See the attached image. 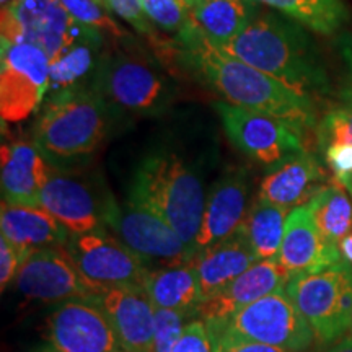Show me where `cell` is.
Masks as SVG:
<instances>
[{"label": "cell", "mask_w": 352, "mask_h": 352, "mask_svg": "<svg viewBox=\"0 0 352 352\" xmlns=\"http://www.w3.org/2000/svg\"><path fill=\"white\" fill-rule=\"evenodd\" d=\"M191 316L182 314V311L165 310V308H155V328H153V342L152 352H171L179 336H182L184 327Z\"/></svg>", "instance_id": "d6a6232c"}, {"label": "cell", "mask_w": 352, "mask_h": 352, "mask_svg": "<svg viewBox=\"0 0 352 352\" xmlns=\"http://www.w3.org/2000/svg\"><path fill=\"white\" fill-rule=\"evenodd\" d=\"M152 23L164 32L179 36L192 26L184 0H140Z\"/></svg>", "instance_id": "f546056e"}, {"label": "cell", "mask_w": 352, "mask_h": 352, "mask_svg": "<svg viewBox=\"0 0 352 352\" xmlns=\"http://www.w3.org/2000/svg\"><path fill=\"white\" fill-rule=\"evenodd\" d=\"M103 33L87 26L76 43H72L54 63H51L47 98L60 91L85 87V80L94 78L101 59Z\"/></svg>", "instance_id": "d4e9b609"}, {"label": "cell", "mask_w": 352, "mask_h": 352, "mask_svg": "<svg viewBox=\"0 0 352 352\" xmlns=\"http://www.w3.org/2000/svg\"><path fill=\"white\" fill-rule=\"evenodd\" d=\"M184 2H186V6H188V8H189V7H191V6H192V3H195V2H196V0H184Z\"/></svg>", "instance_id": "ee69618b"}, {"label": "cell", "mask_w": 352, "mask_h": 352, "mask_svg": "<svg viewBox=\"0 0 352 352\" xmlns=\"http://www.w3.org/2000/svg\"><path fill=\"white\" fill-rule=\"evenodd\" d=\"M297 310L323 344H334L349 331L352 315V266L342 261L316 272L290 274L285 285Z\"/></svg>", "instance_id": "8992f818"}, {"label": "cell", "mask_w": 352, "mask_h": 352, "mask_svg": "<svg viewBox=\"0 0 352 352\" xmlns=\"http://www.w3.org/2000/svg\"><path fill=\"white\" fill-rule=\"evenodd\" d=\"M171 352H215L206 321L202 318L188 321Z\"/></svg>", "instance_id": "d590c367"}, {"label": "cell", "mask_w": 352, "mask_h": 352, "mask_svg": "<svg viewBox=\"0 0 352 352\" xmlns=\"http://www.w3.org/2000/svg\"><path fill=\"white\" fill-rule=\"evenodd\" d=\"M60 3L70 13V16L80 25L90 26V28L107 33L116 39L129 38V33L122 30L109 16L108 8L101 6L96 0H60Z\"/></svg>", "instance_id": "4dcf8cb0"}, {"label": "cell", "mask_w": 352, "mask_h": 352, "mask_svg": "<svg viewBox=\"0 0 352 352\" xmlns=\"http://www.w3.org/2000/svg\"><path fill=\"white\" fill-rule=\"evenodd\" d=\"M34 352H57L54 347H51V346H46V347H41V349H38V351H34Z\"/></svg>", "instance_id": "b9f144b4"}, {"label": "cell", "mask_w": 352, "mask_h": 352, "mask_svg": "<svg viewBox=\"0 0 352 352\" xmlns=\"http://www.w3.org/2000/svg\"><path fill=\"white\" fill-rule=\"evenodd\" d=\"M289 212L290 210L277 208L259 197L252 202L240 230L248 240L258 261L279 256Z\"/></svg>", "instance_id": "4316f807"}, {"label": "cell", "mask_w": 352, "mask_h": 352, "mask_svg": "<svg viewBox=\"0 0 352 352\" xmlns=\"http://www.w3.org/2000/svg\"><path fill=\"white\" fill-rule=\"evenodd\" d=\"M64 248L83 277L100 292L113 287L144 289L148 271L152 270L108 228L70 235Z\"/></svg>", "instance_id": "7c38bea8"}, {"label": "cell", "mask_w": 352, "mask_h": 352, "mask_svg": "<svg viewBox=\"0 0 352 352\" xmlns=\"http://www.w3.org/2000/svg\"><path fill=\"white\" fill-rule=\"evenodd\" d=\"M349 334L352 336V315H351V324H349Z\"/></svg>", "instance_id": "bcb514c9"}, {"label": "cell", "mask_w": 352, "mask_h": 352, "mask_svg": "<svg viewBox=\"0 0 352 352\" xmlns=\"http://www.w3.org/2000/svg\"><path fill=\"white\" fill-rule=\"evenodd\" d=\"M153 307L199 318L202 307L199 279L195 264L182 263L176 266L152 267L144 283Z\"/></svg>", "instance_id": "cb8c5ba5"}, {"label": "cell", "mask_w": 352, "mask_h": 352, "mask_svg": "<svg viewBox=\"0 0 352 352\" xmlns=\"http://www.w3.org/2000/svg\"><path fill=\"white\" fill-rule=\"evenodd\" d=\"M248 196L250 179L243 168H230L220 176L208 192L192 256L239 232L250 209Z\"/></svg>", "instance_id": "2e32d148"}, {"label": "cell", "mask_w": 352, "mask_h": 352, "mask_svg": "<svg viewBox=\"0 0 352 352\" xmlns=\"http://www.w3.org/2000/svg\"><path fill=\"white\" fill-rule=\"evenodd\" d=\"M290 274L279 263V259H259L248 267L243 274L222 290L219 296L210 298L201 307L199 318L226 320L236 310L271 294L283 292L289 283Z\"/></svg>", "instance_id": "ffe728a7"}, {"label": "cell", "mask_w": 352, "mask_h": 352, "mask_svg": "<svg viewBox=\"0 0 352 352\" xmlns=\"http://www.w3.org/2000/svg\"><path fill=\"white\" fill-rule=\"evenodd\" d=\"M116 113L90 85L50 96L33 131V142L52 166L76 164L103 144Z\"/></svg>", "instance_id": "3957f363"}, {"label": "cell", "mask_w": 352, "mask_h": 352, "mask_svg": "<svg viewBox=\"0 0 352 352\" xmlns=\"http://www.w3.org/2000/svg\"><path fill=\"white\" fill-rule=\"evenodd\" d=\"M47 340L57 352H124L98 297L59 303L47 318Z\"/></svg>", "instance_id": "4fadbf2b"}, {"label": "cell", "mask_w": 352, "mask_h": 352, "mask_svg": "<svg viewBox=\"0 0 352 352\" xmlns=\"http://www.w3.org/2000/svg\"><path fill=\"white\" fill-rule=\"evenodd\" d=\"M340 250H341L342 259H344L347 264H351V266H352V230L347 233L344 239L341 240Z\"/></svg>", "instance_id": "f35d334b"}, {"label": "cell", "mask_w": 352, "mask_h": 352, "mask_svg": "<svg viewBox=\"0 0 352 352\" xmlns=\"http://www.w3.org/2000/svg\"><path fill=\"white\" fill-rule=\"evenodd\" d=\"M127 197L151 208L195 248L208 195L199 175L176 153H148L139 162Z\"/></svg>", "instance_id": "277c9868"}, {"label": "cell", "mask_w": 352, "mask_h": 352, "mask_svg": "<svg viewBox=\"0 0 352 352\" xmlns=\"http://www.w3.org/2000/svg\"><path fill=\"white\" fill-rule=\"evenodd\" d=\"M90 87L114 111L132 116H157L168 109L176 95L160 64L140 51L121 50L103 54Z\"/></svg>", "instance_id": "5b68a950"}, {"label": "cell", "mask_w": 352, "mask_h": 352, "mask_svg": "<svg viewBox=\"0 0 352 352\" xmlns=\"http://www.w3.org/2000/svg\"><path fill=\"white\" fill-rule=\"evenodd\" d=\"M0 228L2 236L26 253L60 248L70 240L67 228L41 206L2 202Z\"/></svg>", "instance_id": "603a6c76"}, {"label": "cell", "mask_w": 352, "mask_h": 352, "mask_svg": "<svg viewBox=\"0 0 352 352\" xmlns=\"http://www.w3.org/2000/svg\"><path fill=\"white\" fill-rule=\"evenodd\" d=\"M111 195H101L85 176L54 166L39 195L38 206L59 220L70 235L107 228L104 219Z\"/></svg>", "instance_id": "5bb4252c"}, {"label": "cell", "mask_w": 352, "mask_h": 352, "mask_svg": "<svg viewBox=\"0 0 352 352\" xmlns=\"http://www.w3.org/2000/svg\"><path fill=\"white\" fill-rule=\"evenodd\" d=\"M0 28L2 41L34 44L54 63L87 26L74 20L60 0H15L2 7Z\"/></svg>", "instance_id": "30bf717a"}, {"label": "cell", "mask_w": 352, "mask_h": 352, "mask_svg": "<svg viewBox=\"0 0 352 352\" xmlns=\"http://www.w3.org/2000/svg\"><path fill=\"white\" fill-rule=\"evenodd\" d=\"M258 12L253 0H196L189 7L191 23L215 46L239 36Z\"/></svg>", "instance_id": "484cf974"}, {"label": "cell", "mask_w": 352, "mask_h": 352, "mask_svg": "<svg viewBox=\"0 0 352 352\" xmlns=\"http://www.w3.org/2000/svg\"><path fill=\"white\" fill-rule=\"evenodd\" d=\"M206 324H208L209 334L212 338L215 352H294L279 349V347L259 344V342L245 341L235 336V334L226 331L223 328L217 327V324L208 323V321H206Z\"/></svg>", "instance_id": "e575fe53"}, {"label": "cell", "mask_w": 352, "mask_h": 352, "mask_svg": "<svg viewBox=\"0 0 352 352\" xmlns=\"http://www.w3.org/2000/svg\"><path fill=\"white\" fill-rule=\"evenodd\" d=\"M323 165L310 152H300L271 166L259 184L258 197L271 204L292 210L310 202L324 184Z\"/></svg>", "instance_id": "d6986e66"}, {"label": "cell", "mask_w": 352, "mask_h": 352, "mask_svg": "<svg viewBox=\"0 0 352 352\" xmlns=\"http://www.w3.org/2000/svg\"><path fill=\"white\" fill-rule=\"evenodd\" d=\"M96 2H98V3H101V6H103V7H107V8H108V6H107V0H96Z\"/></svg>", "instance_id": "f6af8a7d"}, {"label": "cell", "mask_w": 352, "mask_h": 352, "mask_svg": "<svg viewBox=\"0 0 352 352\" xmlns=\"http://www.w3.org/2000/svg\"><path fill=\"white\" fill-rule=\"evenodd\" d=\"M341 184L347 189V191H349V195H351V197H352V176H351L349 179H346V182L341 183Z\"/></svg>", "instance_id": "60d3db41"}, {"label": "cell", "mask_w": 352, "mask_h": 352, "mask_svg": "<svg viewBox=\"0 0 352 352\" xmlns=\"http://www.w3.org/2000/svg\"><path fill=\"white\" fill-rule=\"evenodd\" d=\"M215 109L232 144L246 157L267 168L305 152L303 132L287 121L236 107L228 101L215 103Z\"/></svg>", "instance_id": "9c48e42d"}, {"label": "cell", "mask_w": 352, "mask_h": 352, "mask_svg": "<svg viewBox=\"0 0 352 352\" xmlns=\"http://www.w3.org/2000/svg\"><path fill=\"white\" fill-rule=\"evenodd\" d=\"M307 204L323 239L340 246L341 240L352 230V197L349 191L334 179L331 184L321 188Z\"/></svg>", "instance_id": "f1b7e54d"}, {"label": "cell", "mask_w": 352, "mask_h": 352, "mask_svg": "<svg viewBox=\"0 0 352 352\" xmlns=\"http://www.w3.org/2000/svg\"><path fill=\"white\" fill-rule=\"evenodd\" d=\"M245 341L303 352L315 334L285 290L250 303L226 320H204Z\"/></svg>", "instance_id": "ba28073f"}, {"label": "cell", "mask_w": 352, "mask_h": 352, "mask_svg": "<svg viewBox=\"0 0 352 352\" xmlns=\"http://www.w3.org/2000/svg\"><path fill=\"white\" fill-rule=\"evenodd\" d=\"M15 283L25 297L46 303L96 298L101 294L83 277L64 246L33 252L20 267Z\"/></svg>", "instance_id": "9a60e30c"}, {"label": "cell", "mask_w": 352, "mask_h": 352, "mask_svg": "<svg viewBox=\"0 0 352 352\" xmlns=\"http://www.w3.org/2000/svg\"><path fill=\"white\" fill-rule=\"evenodd\" d=\"M338 51L342 60V78L340 87V96L346 108L352 111V33H342L336 39Z\"/></svg>", "instance_id": "74e56055"}, {"label": "cell", "mask_w": 352, "mask_h": 352, "mask_svg": "<svg viewBox=\"0 0 352 352\" xmlns=\"http://www.w3.org/2000/svg\"><path fill=\"white\" fill-rule=\"evenodd\" d=\"M256 261V254L240 228L230 239L196 253L191 263L199 279L202 305L219 296Z\"/></svg>", "instance_id": "7402d4cb"}, {"label": "cell", "mask_w": 352, "mask_h": 352, "mask_svg": "<svg viewBox=\"0 0 352 352\" xmlns=\"http://www.w3.org/2000/svg\"><path fill=\"white\" fill-rule=\"evenodd\" d=\"M274 8L280 15L297 21L303 28L331 36L349 20V10L342 0H253Z\"/></svg>", "instance_id": "83f0119b"}, {"label": "cell", "mask_w": 352, "mask_h": 352, "mask_svg": "<svg viewBox=\"0 0 352 352\" xmlns=\"http://www.w3.org/2000/svg\"><path fill=\"white\" fill-rule=\"evenodd\" d=\"M98 300L124 352H152L155 307L144 289H104Z\"/></svg>", "instance_id": "ac0fdd59"}, {"label": "cell", "mask_w": 352, "mask_h": 352, "mask_svg": "<svg viewBox=\"0 0 352 352\" xmlns=\"http://www.w3.org/2000/svg\"><path fill=\"white\" fill-rule=\"evenodd\" d=\"M107 6L108 10L116 13L120 19L127 21L132 28H135L140 34H144L148 41H152L157 52H165L170 41H165V39L160 38V34L157 33L152 20L148 19L147 13H145L140 0H107Z\"/></svg>", "instance_id": "1f68e13d"}, {"label": "cell", "mask_w": 352, "mask_h": 352, "mask_svg": "<svg viewBox=\"0 0 352 352\" xmlns=\"http://www.w3.org/2000/svg\"><path fill=\"white\" fill-rule=\"evenodd\" d=\"M51 60L34 44L2 41L0 114L3 122H20L41 107L47 95Z\"/></svg>", "instance_id": "8fae6325"}, {"label": "cell", "mask_w": 352, "mask_h": 352, "mask_svg": "<svg viewBox=\"0 0 352 352\" xmlns=\"http://www.w3.org/2000/svg\"><path fill=\"white\" fill-rule=\"evenodd\" d=\"M277 259L289 274L323 271L344 261L340 246L323 239L308 204L289 212Z\"/></svg>", "instance_id": "e0dca14e"}, {"label": "cell", "mask_w": 352, "mask_h": 352, "mask_svg": "<svg viewBox=\"0 0 352 352\" xmlns=\"http://www.w3.org/2000/svg\"><path fill=\"white\" fill-rule=\"evenodd\" d=\"M0 2H2V7H7V6H10V3L15 2V0H0Z\"/></svg>", "instance_id": "7bdbcfd3"}, {"label": "cell", "mask_w": 352, "mask_h": 352, "mask_svg": "<svg viewBox=\"0 0 352 352\" xmlns=\"http://www.w3.org/2000/svg\"><path fill=\"white\" fill-rule=\"evenodd\" d=\"M32 253H26L23 250H20L19 246H15L12 241H8L6 236L0 239V285L2 290L12 283L13 279H16L20 267L23 266L25 259Z\"/></svg>", "instance_id": "8d00e7d4"}, {"label": "cell", "mask_w": 352, "mask_h": 352, "mask_svg": "<svg viewBox=\"0 0 352 352\" xmlns=\"http://www.w3.org/2000/svg\"><path fill=\"white\" fill-rule=\"evenodd\" d=\"M327 352H352V336L351 334L329 346V349Z\"/></svg>", "instance_id": "ab89813d"}, {"label": "cell", "mask_w": 352, "mask_h": 352, "mask_svg": "<svg viewBox=\"0 0 352 352\" xmlns=\"http://www.w3.org/2000/svg\"><path fill=\"white\" fill-rule=\"evenodd\" d=\"M318 148L328 144L352 145V111L349 108H334L316 126Z\"/></svg>", "instance_id": "836d02e7"}, {"label": "cell", "mask_w": 352, "mask_h": 352, "mask_svg": "<svg viewBox=\"0 0 352 352\" xmlns=\"http://www.w3.org/2000/svg\"><path fill=\"white\" fill-rule=\"evenodd\" d=\"M104 226L148 267L176 266L192 259L191 248L178 233L151 208L131 197L118 202L111 196Z\"/></svg>", "instance_id": "52a82bcc"}, {"label": "cell", "mask_w": 352, "mask_h": 352, "mask_svg": "<svg viewBox=\"0 0 352 352\" xmlns=\"http://www.w3.org/2000/svg\"><path fill=\"white\" fill-rule=\"evenodd\" d=\"M310 100L329 94L323 57L302 25L274 12L259 10L232 41L217 46Z\"/></svg>", "instance_id": "7a4b0ae2"}, {"label": "cell", "mask_w": 352, "mask_h": 352, "mask_svg": "<svg viewBox=\"0 0 352 352\" xmlns=\"http://www.w3.org/2000/svg\"><path fill=\"white\" fill-rule=\"evenodd\" d=\"M173 57L228 103L271 114L290 122L303 134L316 126L314 100L296 94L267 74L219 50L195 25L175 38Z\"/></svg>", "instance_id": "6da1fadb"}, {"label": "cell", "mask_w": 352, "mask_h": 352, "mask_svg": "<svg viewBox=\"0 0 352 352\" xmlns=\"http://www.w3.org/2000/svg\"><path fill=\"white\" fill-rule=\"evenodd\" d=\"M2 196L8 204L38 206L52 166L36 145L15 140L2 145Z\"/></svg>", "instance_id": "44dd1931"}]
</instances>
